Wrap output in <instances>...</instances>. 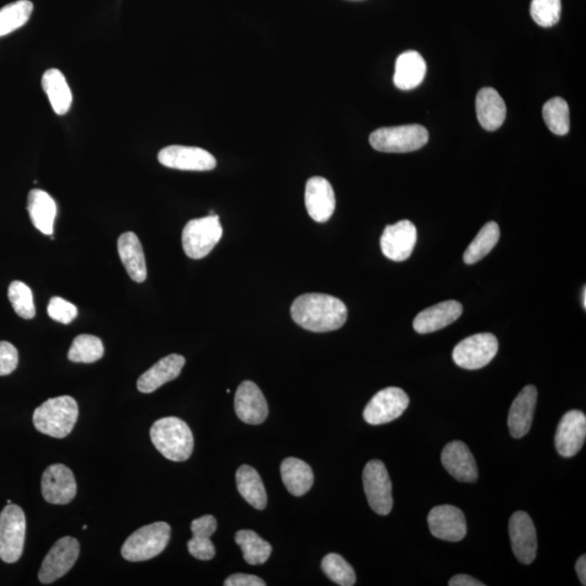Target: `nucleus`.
I'll return each instance as SVG.
<instances>
[{"mask_svg": "<svg viewBox=\"0 0 586 586\" xmlns=\"http://www.w3.org/2000/svg\"><path fill=\"white\" fill-rule=\"evenodd\" d=\"M79 555V543L71 536H65L58 540L51 550L48 552L39 572V579L42 584H50L66 575Z\"/></svg>", "mask_w": 586, "mask_h": 586, "instance_id": "11", "label": "nucleus"}, {"mask_svg": "<svg viewBox=\"0 0 586 586\" xmlns=\"http://www.w3.org/2000/svg\"><path fill=\"white\" fill-rule=\"evenodd\" d=\"M47 312L53 321L65 325L72 323L78 316V307L59 297L51 298Z\"/></svg>", "mask_w": 586, "mask_h": 586, "instance_id": "39", "label": "nucleus"}, {"mask_svg": "<svg viewBox=\"0 0 586 586\" xmlns=\"http://www.w3.org/2000/svg\"><path fill=\"white\" fill-rule=\"evenodd\" d=\"M33 9L30 0H18L0 9V37L23 28L30 20Z\"/></svg>", "mask_w": 586, "mask_h": 586, "instance_id": "33", "label": "nucleus"}, {"mask_svg": "<svg viewBox=\"0 0 586 586\" xmlns=\"http://www.w3.org/2000/svg\"><path fill=\"white\" fill-rule=\"evenodd\" d=\"M19 363L18 350L7 341H0V376L12 374Z\"/></svg>", "mask_w": 586, "mask_h": 586, "instance_id": "40", "label": "nucleus"}, {"mask_svg": "<svg viewBox=\"0 0 586 586\" xmlns=\"http://www.w3.org/2000/svg\"><path fill=\"white\" fill-rule=\"evenodd\" d=\"M236 483L239 493L253 506L254 508L262 510L268 505V494L262 479L252 466L243 465L236 472Z\"/></svg>", "mask_w": 586, "mask_h": 586, "instance_id": "30", "label": "nucleus"}, {"mask_svg": "<svg viewBox=\"0 0 586 586\" xmlns=\"http://www.w3.org/2000/svg\"><path fill=\"white\" fill-rule=\"evenodd\" d=\"M103 341L92 334H79L73 340L68 359L74 363L90 364L103 358Z\"/></svg>", "mask_w": 586, "mask_h": 586, "instance_id": "34", "label": "nucleus"}, {"mask_svg": "<svg viewBox=\"0 0 586 586\" xmlns=\"http://www.w3.org/2000/svg\"><path fill=\"white\" fill-rule=\"evenodd\" d=\"M583 307H586V292H585V287L583 288Z\"/></svg>", "mask_w": 586, "mask_h": 586, "instance_id": "46", "label": "nucleus"}, {"mask_svg": "<svg viewBox=\"0 0 586 586\" xmlns=\"http://www.w3.org/2000/svg\"><path fill=\"white\" fill-rule=\"evenodd\" d=\"M543 119L554 134L563 136L570 130V112L566 100L552 98L543 106Z\"/></svg>", "mask_w": 586, "mask_h": 586, "instance_id": "35", "label": "nucleus"}, {"mask_svg": "<svg viewBox=\"0 0 586 586\" xmlns=\"http://www.w3.org/2000/svg\"><path fill=\"white\" fill-rule=\"evenodd\" d=\"M441 462L447 472L461 482H475L478 467L475 457L462 441H453L442 452Z\"/></svg>", "mask_w": 586, "mask_h": 586, "instance_id": "20", "label": "nucleus"}, {"mask_svg": "<svg viewBox=\"0 0 586 586\" xmlns=\"http://www.w3.org/2000/svg\"><path fill=\"white\" fill-rule=\"evenodd\" d=\"M500 236L499 227L495 222H489L478 233L472 243L463 253V262L468 265L475 264L492 252L497 246Z\"/></svg>", "mask_w": 586, "mask_h": 586, "instance_id": "31", "label": "nucleus"}, {"mask_svg": "<svg viewBox=\"0 0 586 586\" xmlns=\"http://www.w3.org/2000/svg\"><path fill=\"white\" fill-rule=\"evenodd\" d=\"M26 531L24 511L9 504L0 513V559L7 563H17L23 556Z\"/></svg>", "mask_w": 586, "mask_h": 586, "instance_id": "7", "label": "nucleus"}, {"mask_svg": "<svg viewBox=\"0 0 586 586\" xmlns=\"http://www.w3.org/2000/svg\"><path fill=\"white\" fill-rule=\"evenodd\" d=\"M170 526L160 521L141 527L127 539L122 547V556L127 562H146L157 557L168 546Z\"/></svg>", "mask_w": 586, "mask_h": 586, "instance_id": "4", "label": "nucleus"}, {"mask_svg": "<svg viewBox=\"0 0 586 586\" xmlns=\"http://www.w3.org/2000/svg\"><path fill=\"white\" fill-rule=\"evenodd\" d=\"M363 483L371 508L378 515L390 514L393 508L392 483L385 463L377 460L367 462Z\"/></svg>", "mask_w": 586, "mask_h": 586, "instance_id": "9", "label": "nucleus"}, {"mask_svg": "<svg viewBox=\"0 0 586 586\" xmlns=\"http://www.w3.org/2000/svg\"><path fill=\"white\" fill-rule=\"evenodd\" d=\"M462 314L460 302L449 300L440 302L438 305L426 308L414 319L413 326L418 334H430L450 326L457 321Z\"/></svg>", "mask_w": 586, "mask_h": 586, "instance_id": "21", "label": "nucleus"}, {"mask_svg": "<svg viewBox=\"0 0 586 586\" xmlns=\"http://www.w3.org/2000/svg\"><path fill=\"white\" fill-rule=\"evenodd\" d=\"M217 522L212 515H206L195 519L191 524V532L193 536H202L211 537L215 534Z\"/></svg>", "mask_w": 586, "mask_h": 586, "instance_id": "42", "label": "nucleus"}, {"mask_svg": "<svg viewBox=\"0 0 586 586\" xmlns=\"http://www.w3.org/2000/svg\"><path fill=\"white\" fill-rule=\"evenodd\" d=\"M536 402L537 390L535 386L525 387L514 399L508 415V428L514 438H522L529 433Z\"/></svg>", "mask_w": 586, "mask_h": 586, "instance_id": "22", "label": "nucleus"}, {"mask_svg": "<svg viewBox=\"0 0 586 586\" xmlns=\"http://www.w3.org/2000/svg\"><path fill=\"white\" fill-rule=\"evenodd\" d=\"M509 536L515 556L525 564L534 563L537 537L534 521L526 511H516L509 521Z\"/></svg>", "mask_w": 586, "mask_h": 586, "instance_id": "16", "label": "nucleus"}, {"mask_svg": "<svg viewBox=\"0 0 586 586\" xmlns=\"http://www.w3.org/2000/svg\"><path fill=\"white\" fill-rule=\"evenodd\" d=\"M117 250L131 279L138 284L145 281L147 279L145 253L137 234L132 232L122 233L117 241Z\"/></svg>", "mask_w": 586, "mask_h": 586, "instance_id": "24", "label": "nucleus"}, {"mask_svg": "<svg viewBox=\"0 0 586 586\" xmlns=\"http://www.w3.org/2000/svg\"><path fill=\"white\" fill-rule=\"evenodd\" d=\"M322 570L335 584L352 586L356 582L354 569L338 554H328L322 562Z\"/></svg>", "mask_w": 586, "mask_h": 586, "instance_id": "36", "label": "nucleus"}, {"mask_svg": "<svg viewBox=\"0 0 586 586\" xmlns=\"http://www.w3.org/2000/svg\"><path fill=\"white\" fill-rule=\"evenodd\" d=\"M41 87L58 115H65L70 110L73 96L67 78L58 69H50L41 78Z\"/></svg>", "mask_w": 586, "mask_h": 586, "instance_id": "28", "label": "nucleus"}, {"mask_svg": "<svg viewBox=\"0 0 586 586\" xmlns=\"http://www.w3.org/2000/svg\"><path fill=\"white\" fill-rule=\"evenodd\" d=\"M222 236L220 216L210 215L191 220L186 224L182 234L184 252L190 259H204L220 243Z\"/></svg>", "mask_w": 586, "mask_h": 586, "instance_id": "6", "label": "nucleus"}, {"mask_svg": "<svg viewBox=\"0 0 586 586\" xmlns=\"http://www.w3.org/2000/svg\"><path fill=\"white\" fill-rule=\"evenodd\" d=\"M78 417L76 399L69 396L47 399L35 409L33 423L40 433L52 438H66L72 433Z\"/></svg>", "mask_w": 586, "mask_h": 586, "instance_id": "3", "label": "nucleus"}, {"mask_svg": "<svg viewBox=\"0 0 586 586\" xmlns=\"http://www.w3.org/2000/svg\"><path fill=\"white\" fill-rule=\"evenodd\" d=\"M417 243V226L410 221H399L388 225L380 239L382 253L394 262H403L414 252Z\"/></svg>", "mask_w": 586, "mask_h": 586, "instance_id": "13", "label": "nucleus"}, {"mask_svg": "<svg viewBox=\"0 0 586 586\" xmlns=\"http://www.w3.org/2000/svg\"><path fill=\"white\" fill-rule=\"evenodd\" d=\"M186 363L184 356L170 354L160 360L151 370L140 377L137 381V389L142 393H152L160 387L176 380L180 375Z\"/></svg>", "mask_w": 586, "mask_h": 586, "instance_id": "23", "label": "nucleus"}, {"mask_svg": "<svg viewBox=\"0 0 586 586\" xmlns=\"http://www.w3.org/2000/svg\"><path fill=\"white\" fill-rule=\"evenodd\" d=\"M159 162L169 169L205 172L216 168V159L199 147L172 145L158 154Z\"/></svg>", "mask_w": 586, "mask_h": 586, "instance_id": "12", "label": "nucleus"}, {"mask_svg": "<svg viewBox=\"0 0 586 586\" xmlns=\"http://www.w3.org/2000/svg\"><path fill=\"white\" fill-rule=\"evenodd\" d=\"M306 206L308 215L317 223H326L335 209V196L326 179L312 178L306 186Z\"/></svg>", "mask_w": 586, "mask_h": 586, "instance_id": "19", "label": "nucleus"}, {"mask_svg": "<svg viewBox=\"0 0 586 586\" xmlns=\"http://www.w3.org/2000/svg\"><path fill=\"white\" fill-rule=\"evenodd\" d=\"M476 110L479 122L484 130L497 131L506 119V105L497 90L482 88L477 95Z\"/></svg>", "mask_w": 586, "mask_h": 586, "instance_id": "26", "label": "nucleus"}, {"mask_svg": "<svg viewBox=\"0 0 586 586\" xmlns=\"http://www.w3.org/2000/svg\"><path fill=\"white\" fill-rule=\"evenodd\" d=\"M41 493L50 504L72 502L77 495V481L71 469L62 463L47 467L41 477Z\"/></svg>", "mask_w": 586, "mask_h": 586, "instance_id": "14", "label": "nucleus"}, {"mask_svg": "<svg viewBox=\"0 0 586 586\" xmlns=\"http://www.w3.org/2000/svg\"><path fill=\"white\" fill-rule=\"evenodd\" d=\"M291 316L308 332L329 333L343 326L348 319V308L338 298L324 293H306L293 301Z\"/></svg>", "mask_w": 586, "mask_h": 586, "instance_id": "1", "label": "nucleus"}, {"mask_svg": "<svg viewBox=\"0 0 586 586\" xmlns=\"http://www.w3.org/2000/svg\"><path fill=\"white\" fill-rule=\"evenodd\" d=\"M426 127L418 124L381 127L370 136L371 146L377 151L405 153L417 151L428 142Z\"/></svg>", "mask_w": 586, "mask_h": 586, "instance_id": "5", "label": "nucleus"}, {"mask_svg": "<svg viewBox=\"0 0 586 586\" xmlns=\"http://www.w3.org/2000/svg\"><path fill=\"white\" fill-rule=\"evenodd\" d=\"M156 449L172 462H185L193 454L194 435L189 426L178 417L157 420L151 429Z\"/></svg>", "mask_w": 586, "mask_h": 586, "instance_id": "2", "label": "nucleus"}, {"mask_svg": "<svg viewBox=\"0 0 586 586\" xmlns=\"http://www.w3.org/2000/svg\"><path fill=\"white\" fill-rule=\"evenodd\" d=\"M234 410L242 422L260 425L268 418L269 405L261 389L254 382L247 380L237 389Z\"/></svg>", "mask_w": 586, "mask_h": 586, "instance_id": "18", "label": "nucleus"}, {"mask_svg": "<svg viewBox=\"0 0 586 586\" xmlns=\"http://www.w3.org/2000/svg\"><path fill=\"white\" fill-rule=\"evenodd\" d=\"M586 438V417L581 410L573 409L563 415L555 435L559 455L572 457L582 449Z\"/></svg>", "mask_w": 586, "mask_h": 586, "instance_id": "17", "label": "nucleus"}, {"mask_svg": "<svg viewBox=\"0 0 586 586\" xmlns=\"http://www.w3.org/2000/svg\"><path fill=\"white\" fill-rule=\"evenodd\" d=\"M188 546L191 556L199 559V561H210L215 556V546L210 537L194 536Z\"/></svg>", "mask_w": 586, "mask_h": 586, "instance_id": "41", "label": "nucleus"}, {"mask_svg": "<svg viewBox=\"0 0 586 586\" xmlns=\"http://www.w3.org/2000/svg\"><path fill=\"white\" fill-rule=\"evenodd\" d=\"M409 398L402 389L389 387L375 394L364 409L366 423L372 426L393 422L408 407Z\"/></svg>", "mask_w": 586, "mask_h": 586, "instance_id": "10", "label": "nucleus"}, {"mask_svg": "<svg viewBox=\"0 0 586 586\" xmlns=\"http://www.w3.org/2000/svg\"><path fill=\"white\" fill-rule=\"evenodd\" d=\"M450 586H484V583L481 582L475 578L471 577L467 574H457L455 577H453L449 582Z\"/></svg>", "mask_w": 586, "mask_h": 586, "instance_id": "44", "label": "nucleus"}, {"mask_svg": "<svg viewBox=\"0 0 586 586\" xmlns=\"http://www.w3.org/2000/svg\"><path fill=\"white\" fill-rule=\"evenodd\" d=\"M224 585L225 586H265L266 583L262 579L257 577V575L236 573L227 578L225 582H224Z\"/></svg>", "mask_w": 586, "mask_h": 586, "instance_id": "43", "label": "nucleus"}, {"mask_svg": "<svg viewBox=\"0 0 586 586\" xmlns=\"http://www.w3.org/2000/svg\"><path fill=\"white\" fill-rule=\"evenodd\" d=\"M282 482L292 495L302 497L310 491L314 475L310 465L295 457L286 458L280 467Z\"/></svg>", "mask_w": 586, "mask_h": 586, "instance_id": "29", "label": "nucleus"}, {"mask_svg": "<svg viewBox=\"0 0 586 586\" xmlns=\"http://www.w3.org/2000/svg\"><path fill=\"white\" fill-rule=\"evenodd\" d=\"M28 211L33 225L44 234L53 233V224L57 216V205L50 194L41 189L30 191Z\"/></svg>", "mask_w": 586, "mask_h": 586, "instance_id": "27", "label": "nucleus"}, {"mask_svg": "<svg viewBox=\"0 0 586 586\" xmlns=\"http://www.w3.org/2000/svg\"><path fill=\"white\" fill-rule=\"evenodd\" d=\"M498 351L499 341L494 334H477L463 339L455 346L453 360L462 369L476 371L491 363Z\"/></svg>", "mask_w": 586, "mask_h": 586, "instance_id": "8", "label": "nucleus"}, {"mask_svg": "<svg viewBox=\"0 0 586 586\" xmlns=\"http://www.w3.org/2000/svg\"><path fill=\"white\" fill-rule=\"evenodd\" d=\"M530 14L537 25L552 28L561 19L562 0H532Z\"/></svg>", "mask_w": 586, "mask_h": 586, "instance_id": "38", "label": "nucleus"}, {"mask_svg": "<svg viewBox=\"0 0 586 586\" xmlns=\"http://www.w3.org/2000/svg\"><path fill=\"white\" fill-rule=\"evenodd\" d=\"M234 540L241 546L244 561L249 564H263L269 561L270 556L271 545L259 535L252 530H241L237 532Z\"/></svg>", "mask_w": 586, "mask_h": 586, "instance_id": "32", "label": "nucleus"}, {"mask_svg": "<svg viewBox=\"0 0 586 586\" xmlns=\"http://www.w3.org/2000/svg\"><path fill=\"white\" fill-rule=\"evenodd\" d=\"M575 570H577L578 577L582 585L586 584V557L585 555L581 556L578 559L577 564H575Z\"/></svg>", "mask_w": 586, "mask_h": 586, "instance_id": "45", "label": "nucleus"}, {"mask_svg": "<svg viewBox=\"0 0 586 586\" xmlns=\"http://www.w3.org/2000/svg\"><path fill=\"white\" fill-rule=\"evenodd\" d=\"M428 525L431 535L436 539L458 542L467 535L465 515L452 505H441L430 510Z\"/></svg>", "mask_w": 586, "mask_h": 586, "instance_id": "15", "label": "nucleus"}, {"mask_svg": "<svg viewBox=\"0 0 586 586\" xmlns=\"http://www.w3.org/2000/svg\"><path fill=\"white\" fill-rule=\"evenodd\" d=\"M427 65L419 52L409 50L397 59L394 85L401 90H412L423 83Z\"/></svg>", "mask_w": 586, "mask_h": 586, "instance_id": "25", "label": "nucleus"}, {"mask_svg": "<svg viewBox=\"0 0 586 586\" xmlns=\"http://www.w3.org/2000/svg\"><path fill=\"white\" fill-rule=\"evenodd\" d=\"M8 298L15 313L24 319L35 317L36 308L33 293L28 286L21 281H14L9 286Z\"/></svg>", "mask_w": 586, "mask_h": 586, "instance_id": "37", "label": "nucleus"}]
</instances>
